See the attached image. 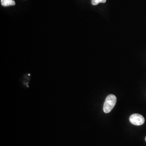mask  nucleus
<instances>
[{
  "label": "nucleus",
  "mask_w": 146,
  "mask_h": 146,
  "mask_svg": "<svg viewBox=\"0 0 146 146\" xmlns=\"http://www.w3.org/2000/svg\"><path fill=\"white\" fill-rule=\"evenodd\" d=\"M116 97L113 94H110L106 99L104 104V111L105 113H109L114 108L116 103Z\"/></svg>",
  "instance_id": "obj_1"
},
{
  "label": "nucleus",
  "mask_w": 146,
  "mask_h": 146,
  "mask_svg": "<svg viewBox=\"0 0 146 146\" xmlns=\"http://www.w3.org/2000/svg\"><path fill=\"white\" fill-rule=\"evenodd\" d=\"M129 120L134 125H141L145 122V118L142 115L139 114H134L131 115Z\"/></svg>",
  "instance_id": "obj_2"
},
{
  "label": "nucleus",
  "mask_w": 146,
  "mask_h": 146,
  "mask_svg": "<svg viewBox=\"0 0 146 146\" xmlns=\"http://www.w3.org/2000/svg\"><path fill=\"white\" fill-rule=\"evenodd\" d=\"M1 5L4 7L15 5L16 3L14 0H1Z\"/></svg>",
  "instance_id": "obj_3"
},
{
  "label": "nucleus",
  "mask_w": 146,
  "mask_h": 146,
  "mask_svg": "<svg viewBox=\"0 0 146 146\" xmlns=\"http://www.w3.org/2000/svg\"><path fill=\"white\" fill-rule=\"evenodd\" d=\"M106 0H92V4L93 5H98L100 3H105Z\"/></svg>",
  "instance_id": "obj_4"
},
{
  "label": "nucleus",
  "mask_w": 146,
  "mask_h": 146,
  "mask_svg": "<svg viewBox=\"0 0 146 146\" xmlns=\"http://www.w3.org/2000/svg\"><path fill=\"white\" fill-rule=\"evenodd\" d=\"M145 140H146V138H145Z\"/></svg>",
  "instance_id": "obj_5"
}]
</instances>
